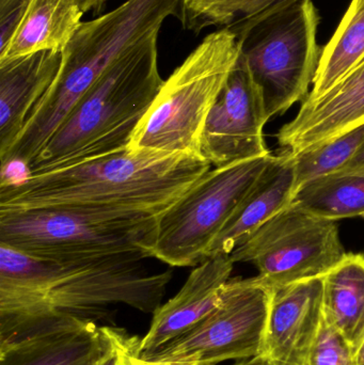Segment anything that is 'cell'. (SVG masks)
<instances>
[{
    "instance_id": "obj_9",
    "label": "cell",
    "mask_w": 364,
    "mask_h": 365,
    "mask_svg": "<svg viewBox=\"0 0 364 365\" xmlns=\"http://www.w3.org/2000/svg\"><path fill=\"white\" fill-rule=\"evenodd\" d=\"M273 287L258 276L232 279L218 306L200 323L142 359L160 364L217 365L262 355Z\"/></svg>"
},
{
    "instance_id": "obj_25",
    "label": "cell",
    "mask_w": 364,
    "mask_h": 365,
    "mask_svg": "<svg viewBox=\"0 0 364 365\" xmlns=\"http://www.w3.org/2000/svg\"><path fill=\"white\" fill-rule=\"evenodd\" d=\"M117 353V365H197L160 364L147 361L140 357L141 340L132 336L126 330L115 327H102Z\"/></svg>"
},
{
    "instance_id": "obj_30",
    "label": "cell",
    "mask_w": 364,
    "mask_h": 365,
    "mask_svg": "<svg viewBox=\"0 0 364 365\" xmlns=\"http://www.w3.org/2000/svg\"><path fill=\"white\" fill-rule=\"evenodd\" d=\"M355 358L357 365H364V336L355 351Z\"/></svg>"
},
{
    "instance_id": "obj_26",
    "label": "cell",
    "mask_w": 364,
    "mask_h": 365,
    "mask_svg": "<svg viewBox=\"0 0 364 365\" xmlns=\"http://www.w3.org/2000/svg\"><path fill=\"white\" fill-rule=\"evenodd\" d=\"M30 0H0V53L16 34Z\"/></svg>"
},
{
    "instance_id": "obj_5",
    "label": "cell",
    "mask_w": 364,
    "mask_h": 365,
    "mask_svg": "<svg viewBox=\"0 0 364 365\" xmlns=\"http://www.w3.org/2000/svg\"><path fill=\"white\" fill-rule=\"evenodd\" d=\"M320 16L312 0H280L229 26L262 93L269 119L308 98L323 48L316 41Z\"/></svg>"
},
{
    "instance_id": "obj_12",
    "label": "cell",
    "mask_w": 364,
    "mask_h": 365,
    "mask_svg": "<svg viewBox=\"0 0 364 365\" xmlns=\"http://www.w3.org/2000/svg\"><path fill=\"white\" fill-rule=\"evenodd\" d=\"M324 277L273 287L262 357L307 364L324 317Z\"/></svg>"
},
{
    "instance_id": "obj_2",
    "label": "cell",
    "mask_w": 364,
    "mask_h": 365,
    "mask_svg": "<svg viewBox=\"0 0 364 365\" xmlns=\"http://www.w3.org/2000/svg\"><path fill=\"white\" fill-rule=\"evenodd\" d=\"M211 166L201 156L122 150L1 182L0 210L66 208L158 216Z\"/></svg>"
},
{
    "instance_id": "obj_3",
    "label": "cell",
    "mask_w": 364,
    "mask_h": 365,
    "mask_svg": "<svg viewBox=\"0 0 364 365\" xmlns=\"http://www.w3.org/2000/svg\"><path fill=\"white\" fill-rule=\"evenodd\" d=\"M157 36L128 47L78 101L27 173H44L128 149L160 92Z\"/></svg>"
},
{
    "instance_id": "obj_22",
    "label": "cell",
    "mask_w": 364,
    "mask_h": 365,
    "mask_svg": "<svg viewBox=\"0 0 364 365\" xmlns=\"http://www.w3.org/2000/svg\"><path fill=\"white\" fill-rule=\"evenodd\" d=\"M363 143L364 124L295 155L296 190L313 180L342 170Z\"/></svg>"
},
{
    "instance_id": "obj_17",
    "label": "cell",
    "mask_w": 364,
    "mask_h": 365,
    "mask_svg": "<svg viewBox=\"0 0 364 365\" xmlns=\"http://www.w3.org/2000/svg\"><path fill=\"white\" fill-rule=\"evenodd\" d=\"M62 51H41L0 62V154L14 143L30 113L48 91Z\"/></svg>"
},
{
    "instance_id": "obj_10",
    "label": "cell",
    "mask_w": 364,
    "mask_h": 365,
    "mask_svg": "<svg viewBox=\"0 0 364 365\" xmlns=\"http://www.w3.org/2000/svg\"><path fill=\"white\" fill-rule=\"evenodd\" d=\"M336 221L286 206L232 253L234 263H250L271 287L326 276L344 257Z\"/></svg>"
},
{
    "instance_id": "obj_15",
    "label": "cell",
    "mask_w": 364,
    "mask_h": 365,
    "mask_svg": "<svg viewBox=\"0 0 364 365\" xmlns=\"http://www.w3.org/2000/svg\"><path fill=\"white\" fill-rule=\"evenodd\" d=\"M233 266L231 255H215L197 266L179 293L153 313L149 332L141 340V357L185 334L207 317L219 304Z\"/></svg>"
},
{
    "instance_id": "obj_24",
    "label": "cell",
    "mask_w": 364,
    "mask_h": 365,
    "mask_svg": "<svg viewBox=\"0 0 364 365\" xmlns=\"http://www.w3.org/2000/svg\"><path fill=\"white\" fill-rule=\"evenodd\" d=\"M306 365H357L354 347L325 315Z\"/></svg>"
},
{
    "instance_id": "obj_14",
    "label": "cell",
    "mask_w": 364,
    "mask_h": 365,
    "mask_svg": "<svg viewBox=\"0 0 364 365\" xmlns=\"http://www.w3.org/2000/svg\"><path fill=\"white\" fill-rule=\"evenodd\" d=\"M103 351L93 321L62 317L0 340V365H95Z\"/></svg>"
},
{
    "instance_id": "obj_21",
    "label": "cell",
    "mask_w": 364,
    "mask_h": 365,
    "mask_svg": "<svg viewBox=\"0 0 364 365\" xmlns=\"http://www.w3.org/2000/svg\"><path fill=\"white\" fill-rule=\"evenodd\" d=\"M291 204L329 220L364 218V177L345 173L324 175L299 187Z\"/></svg>"
},
{
    "instance_id": "obj_31",
    "label": "cell",
    "mask_w": 364,
    "mask_h": 365,
    "mask_svg": "<svg viewBox=\"0 0 364 365\" xmlns=\"http://www.w3.org/2000/svg\"><path fill=\"white\" fill-rule=\"evenodd\" d=\"M233 365H261V356L251 358V359L241 360V361H237L236 364Z\"/></svg>"
},
{
    "instance_id": "obj_19",
    "label": "cell",
    "mask_w": 364,
    "mask_h": 365,
    "mask_svg": "<svg viewBox=\"0 0 364 365\" xmlns=\"http://www.w3.org/2000/svg\"><path fill=\"white\" fill-rule=\"evenodd\" d=\"M324 315L356 351L364 336V255L346 253L324 276Z\"/></svg>"
},
{
    "instance_id": "obj_6",
    "label": "cell",
    "mask_w": 364,
    "mask_h": 365,
    "mask_svg": "<svg viewBox=\"0 0 364 365\" xmlns=\"http://www.w3.org/2000/svg\"><path fill=\"white\" fill-rule=\"evenodd\" d=\"M239 53V38L229 28L207 36L164 81L128 149L201 156L207 115Z\"/></svg>"
},
{
    "instance_id": "obj_13",
    "label": "cell",
    "mask_w": 364,
    "mask_h": 365,
    "mask_svg": "<svg viewBox=\"0 0 364 365\" xmlns=\"http://www.w3.org/2000/svg\"><path fill=\"white\" fill-rule=\"evenodd\" d=\"M364 124V57L339 83L316 100L303 101L295 119L278 134L294 155Z\"/></svg>"
},
{
    "instance_id": "obj_29",
    "label": "cell",
    "mask_w": 364,
    "mask_h": 365,
    "mask_svg": "<svg viewBox=\"0 0 364 365\" xmlns=\"http://www.w3.org/2000/svg\"><path fill=\"white\" fill-rule=\"evenodd\" d=\"M83 13L91 12L98 15L104 9L106 0H79Z\"/></svg>"
},
{
    "instance_id": "obj_27",
    "label": "cell",
    "mask_w": 364,
    "mask_h": 365,
    "mask_svg": "<svg viewBox=\"0 0 364 365\" xmlns=\"http://www.w3.org/2000/svg\"><path fill=\"white\" fill-rule=\"evenodd\" d=\"M100 329L102 332L103 340H104V351L95 365H117V353H115V347L103 328L100 327Z\"/></svg>"
},
{
    "instance_id": "obj_32",
    "label": "cell",
    "mask_w": 364,
    "mask_h": 365,
    "mask_svg": "<svg viewBox=\"0 0 364 365\" xmlns=\"http://www.w3.org/2000/svg\"><path fill=\"white\" fill-rule=\"evenodd\" d=\"M261 365H291L288 364H284V362L276 361V360L267 359V358L262 357L261 356Z\"/></svg>"
},
{
    "instance_id": "obj_16",
    "label": "cell",
    "mask_w": 364,
    "mask_h": 365,
    "mask_svg": "<svg viewBox=\"0 0 364 365\" xmlns=\"http://www.w3.org/2000/svg\"><path fill=\"white\" fill-rule=\"evenodd\" d=\"M295 191V155L284 150L279 155L274 156L237 206L226 227L212 244L207 259L231 255L269 219L290 205Z\"/></svg>"
},
{
    "instance_id": "obj_28",
    "label": "cell",
    "mask_w": 364,
    "mask_h": 365,
    "mask_svg": "<svg viewBox=\"0 0 364 365\" xmlns=\"http://www.w3.org/2000/svg\"><path fill=\"white\" fill-rule=\"evenodd\" d=\"M338 173H354L364 177V143L350 163Z\"/></svg>"
},
{
    "instance_id": "obj_20",
    "label": "cell",
    "mask_w": 364,
    "mask_h": 365,
    "mask_svg": "<svg viewBox=\"0 0 364 365\" xmlns=\"http://www.w3.org/2000/svg\"><path fill=\"white\" fill-rule=\"evenodd\" d=\"M364 57V0H353L331 40L323 47L313 89V101L339 83Z\"/></svg>"
},
{
    "instance_id": "obj_23",
    "label": "cell",
    "mask_w": 364,
    "mask_h": 365,
    "mask_svg": "<svg viewBox=\"0 0 364 365\" xmlns=\"http://www.w3.org/2000/svg\"><path fill=\"white\" fill-rule=\"evenodd\" d=\"M280 0H182L179 19L184 27L200 32L209 26L232 25L254 16Z\"/></svg>"
},
{
    "instance_id": "obj_1",
    "label": "cell",
    "mask_w": 364,
    "mask_h": 365,
    "mask_svg": "<svg viewBox=\"0 0 364 365\" xmlns=\"http://www.w3.org/2000/svg\"><path fill=\"white\" fill-rule=\"evenodd\" d=\"M141 261L130 257L51 261L0 244V336L61 317L93 321L113 304L155 312L172 272H147Z\"/></svg>"
},
{
    "instance_id": "obj_7",
    "label": "cell",
    "mask_w": 364,
    "mask_h": 365,
    "mask_svg": "<svg viewBox=\"0 0 364 365\" xmlns=\"http://www.w3.org/2000/svg\"><path fill=\"white\" fill-rule=\"evenodd\" d=\"M158 216L100 210H0V244L51 261L147 259Z\"/></svg>"
},
{
    "instance_id": "obj_11",
    "label": "cell",
    "mask_w": 364,
    "mask_h": 365,
    "mask_svg": "<svg viewBox=\"0 0 364 365\" xmlns=\"http://www.w3.org/2000/svg\"><path fill=\"white\" fill-rule=\"evenodd\" d=\"M269 120L262 93L239 53L207 115L201 136V158L219 167L269 155L263 135Z\"/></svg>"
},
{
    "instance_id": "obj_4",
    "label": "cell",
    "mask_w": 364,
    "mask_h": 365,
    "mask_svg": "<svg viewBox=\"0 0 364 365\" xmlns=\"http://www.w3.org/2000/svg\"><path fill=\"white\" fill-rule=\"evenodd\" d=\"M181 4L182 0H128L107 14L81 23L62 51L57 78L12 145L0 154L1 170L15 164L26 170L103 72L128 47L158 34L167 17H179Z\"/></svg>"
},
{
    "instance_id": "obj_18",
    "label": "cell",
    "mask_w": 364,
    "mask_h": 365,
    "mask_svg": "<svg viewBox=\"0 0 364 365\" xmlns=\"http://www.w3.org/2000/svg\"><path fill=\"white\" fill-rule=\"evenodd\" d=\"M83 14L79 0H30L16 34L0 53V62L36 51H63Z\"/></svg>"
},
{
    "instance_id": "obj_8",
    "label": "cell",
    "mask_w": 364,
    "mask_h": 365,
    "mask_svg": "<svg viewBox=\"0 0 364 365\" xmlns=\"http://www.w3.org/2000/svg\"><path fill=\"white\" fill-rule=\"evenodd\" d=\"M273 154L209 169L177 201L158 215L151 257L172 267H197Z\"/></svg>"
}]
</instances>
